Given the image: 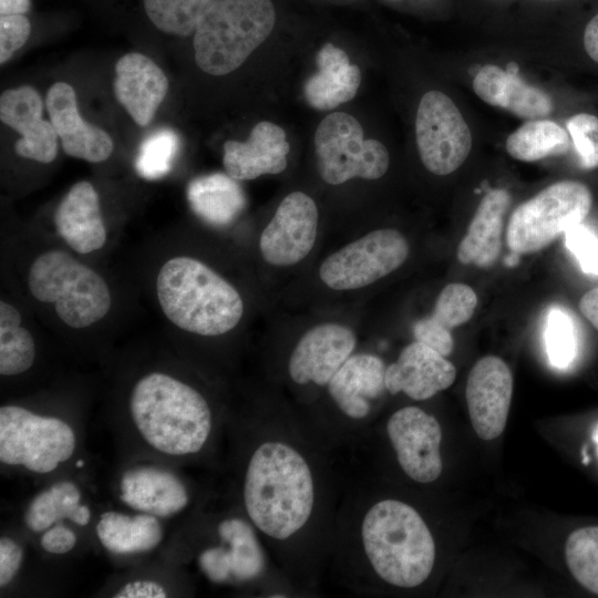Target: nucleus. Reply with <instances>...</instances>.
<instances>
[{
  "label": "nucleus",
  "instance_id": "obj_1",
  "mask_svg": "<svg viewBox=\"0 0 598 598\" xmlns=\"http://www.w3.org/2000/svg\"><path fill=\"white\" fill-rule=\"evenodd\" d=\"M243 498L252 525L266 536L283 540L309 520L315 482L306 458L280 441L261 443L246 467Z\"/></svg>",
  "mask_w": 598,
  "mask_h": 598
},
{
  "label": "nucleus",
  "instance_id": "obj_2",
  "mask_svg": "<svg viewBox=\"0 0 598 598\" xmlns=\"http://www.w3.org/2000/svg\"><path fill=\"white\" fill-rule=\"evenodd\" d=\"M128 411L144 442L168 456L198 453L213 429V413L205 396L165 372H150L135 382Z\"/></svg>",
  "mask_w": 598,
  "mask_h": 598
},
{
  "label": "nucleus",
  "instance_id": "obj_3",
  "mask_svg": "<svg viewBox=\"0 0 598 598\" xmlns=\"http://www.w3.org/2000/svg\"><path fill=\"white\" fill-rule=\"evenodd\" d=\"M156 296L173 324L204 337L229 332L244 315L238 290L209 266L188 256L172 257L161 266Z\"/></svg>",
  "mask_w": 598,
  "mask_h": 598
},
{
  "label": "nucleus",
  "instance_id": "obj_4",
  "mask_svg": "<svg viewBox=\"0 0 598 598\" xmlns=\"http://www.w3.org/2000/svg\"><path fill=\"white\" fill-rule=\"evenodd\" d=\"M361 538L373 570L390 585L416 587L433 569V536L421 515L406 503H375L363 517Z\"/></svg>",
  "mask_w": 598,
  "mask_h": 598
},
{
  "label": "nucleus",
  "instance_id": "obj_5",
  "mask_svg": "<svg viewBox=\"0 0 598 598\" xmlns=\"http://www.w3.org/2000/svg\"><path fill=\"white\" fill-rule=\"evenodd\" d=\"M275 21L270 0H214L194 30L196 64L212 75L233 72L270 35Z\"/></svg>",
  "mask_w": 598,
  "mask_h": 598
},
{
  "label": "nucleus",
  "instance_id": "obj_6",
  "mask_svg": "<svg viewBox=\"0 0 598 598\" xmlns=\"http://www.w3.org/2000/svg\"><path fill=\"white\" fill-rule=\"evenodd\" d=\"M31 295L52 303L59 319L74 329L102 320L111 309V291L103 277L61 249L39 255L28 272Z\"/></svg>",
  "mask_w": 598,
  "mask_h": 598
},
{
  "label": "nucleus",
  "instance_id": "obj_7",
  "mask_svg": "<svg viewBox=\"0 0 598 598\" xmlns=\"http://www.w3.org/2000/svg\"><path fill=\"white\" fill-rule=\"evenodd\" d=\"M591 204V192L584 183H554L515 208L507 225L506 244L518 255L536 252L582 223Z\"/></svg>",
  "mask_w": 598,
  "mask_h": 598
},
{
  "label": "nucleus",
  "instance_id": "obj_8",
  "mask_svg": "<svg viewBox=\"0 0 598 598\" xmlns=\"http://www.w3.org/2000/svg\"><path fill=\"white\" fill-rule=\"evenodd\" d=\"M75 446V433L65 421L43 416L19 405L0 408L2 464L48 474L68 462Z\"/></svg>",
  "mask_w": 598,
  "mask_h": 598
},
{
  "label": "nucleus",
  "instance_id": "obj_9",
  "mask_svg": "<svg viewBox=\"0 0 598 598\" xmlns=\"http://www.w3.org/2000/svg\"><path fill=\"white\" fill-rule=\"evenodd\" d=\"M315 155L321 178L331 185L351 178L378 179L390 163L386 147L365 140L360 123L344 112L328 114L315 133Z\"/></svg>",
  "mask_w": 598,
  "mask_h": 598
},
{
  "label": "nucleus",
  "instance_id": "obj_10",
  "mask_svg": "<svg viewBox=\"0 0 598 598\" xmlns=\"http://www.w3.org/2000/svg\"><path fill=\"white\" fill-rule=\"evenodd\" d=\"M409 252L408 240L400 231L377 229L326 258L319 276L333 290L363 288L396 270Z\"/></svg>",
  "mask_w": 598,
  "mask_h": 598
},
{
  "label": "nucleus",
  "instance_id": "obj_11",
  "mask_svg": "<svg viewBox=\"0 0 598 598\" xmlns=\"http://www.w3.org/2000/svg\"><path fill=\"white\" fill-rule=\"evenodd\" d=\"M415 140L427 171L448 175L467 158L472 134L462 113L443 92H426L417 106Z\"/></svg>",
  "mask_w": 598,
  "mask_h": 598
},
{
  "label": "nucleus",
  "instance_id": "obj_12",
  "mask_svg": "<svg viewBox=\"0 0 598 598\" xmlns=\"http://www.w3.org/2000/svg\"><path fill=\"white\" fill-rule=\"evenodd\" d=\"M317 228L318 208L313 199L302 192L290 193L260 235L262 258L276 267L300 262L313 248Z\"/></svg>",
  "mask_w": 598,
  "mask_h": 598
},
{
  "label": "nucleus",
  "instance_id": "obj_13",
  "mask_svg": "<svg viewBox=\"0 0 598 598\" xmlns=\"http://www.w3.org/2000/svg\"><path fill=\"white\" fill-rule=\"evenodd\" d=\"M386 432L403 472L419 483L434 482L442 472L437 420L417 406H405L389 419Z\"/></svg>",
  "mask_w": 598,
  "mask_h": 598
},
{
  "label": "nucleus",
  "instance_id": "obj_14",
  "mask_svg": "<svg viewBox=\"0 0 598 598\" xmlns=\"http://www.w3.org/2000/svg\"><path fill=\"white\" fill-rule=\"evenodd\" d=\"M513 394V375L504 360L481 358L471 369L465 398L472 426L477 436L491 441L506 425Z\"/></svg>",
  "mask_w": 598,
  "mask_h": 598
},
{
  "label": "nucleus",
  "instance_id": "obj_15",
  "mask_svg": "<svg viewBox=\"0 0 598 598\" xmlns=\"http://www.w3.org/2000/svg\"><path fill=\"white\" fill-rule=\"evenodd\" d=\"M354 332L339 323H321L309 329L298 341L288 362L291 380L298 384L327 385L352 355Z\"/></svg>",
  "mask_w": 598,
  "mask_h": 598
},
{
  "label": "nucleus",
  "instance_id": "obj_16",
  "mask_svg": "<svg viewBox=\"0 0 598 598\" xmlns=\"http://www.w3.org/2000/svg\"><path fill=\"white\" fill-rule=\"evenodd\" d=\"M43 102L30 85L6 90L0 96V118L21 134L16 153L40 163H51L58 154V134L42 118Z\"/></svg>",
  "mask_w": 598,
  "mask_h": 598
},
{
  "label": "nucleus",
  "instance_id": "obj_17",
  "mask_svg": "<svg viewBox=\"0 0 598 598\" xmlns=\"http://www.w3.org/2000/svg\"><path fill=\"white\" fill-rule=\"evenodd\" d=\"M45 105L62 148L69 156L99 163L111 155L112 138L81 117L76 95L70 84L54 83L47 93Z\"/></svg>",
  "mask_w": 598,
  "mask_h": 598
},
{
  "label": "nucleus",
  "instance_id": "obj_18",
  "mask_svg": "<svg viewBox=\"0 0 598 598\" xmlns=\"http://www.w3.org/2000/svg\"><path fill=\"white\" fill-rule=\"evenodd\" d=\"M456 378L454 364L432 348L414 341L401 351L398 360L386 367L385 388L422 401L450 388Z\"/></svg>",
  "mask_w": 598,
  "mask_h": 598
},
{
  "label": "nucleus",
  "instance_id": "obj_19",
  "mask_svg": "<svg viewBox=\"0 0 598 598\" xmlns=\"http://www.w3.org/2000/svg\"><path fill=\"white\" fill-rule=\"evenodd\" d=\"M114 93L135 123L147 126L166 96L168 81L148 56L131 52L115 64Z\"/></svg>",
  "mask_w": 598,
  "mask_h": 598
},
{
  "label": "nucleus",
  "instance_id": "obj_20",
  "mask_svg": "<svg viewBox=\"0 0 598 598\" xmlns=\"http://www.w3.org/2000/svg\"><path fill=\"white\" fill-rule=\"evenodd\" d=\"M290 146L285 131L268 121L257 123L246 142L227 141L223 164L236 181L255 179L266 174H279L287 167Z\"/></svg>",
  "mask_w": 598,
  "mask_h": 598
},
{
  "label": "nucleus",
  "instance_id": "obj_21",
  "mask_svg": "<svg viewBox=\"0 0 598 598\" xmlns=\"http://www.w3.org/2000/svg\"><path fill=\"white\" fill-rule=\"evenodd\" d=\"M120 498L128 507L169 517L188 505L189 494L183 481L171 471L137 466L125 471L118 483Z\"/></svg>",
  "mask_w": 598,
  "mask_h": 598
},
{
  "label": "nucleus",
  "instance_id": "obj_22",
  "mask_svg": "<svg viewBox=\"0 0 598 598\" xmlns=\"http://www.w3.org/2000/svg\"><path fill=\"white\" fill-rule=\"evenodd\" d=\"M54 225L59 236L75 252L86 255L101 249L107 239L100 197L86 181L75 183L60 202Z\"/></svg>",
  "mask_w": 598,
  "mask_h": 598
},
{
  "label": "nucleus",
  "instance_id": "obj_23",
  "mask_svg": "<svg viewBox=\"0 0 598 598\" xmlns=\"http://www.w3.org/2000/svg\"><path fill=\"white\" fill-rule=\"evenodd\" d=\"M384 362L374 354L351 355L331 378L328 392L347 416L360 420L371 409V401L378 399L385 388Z\"/></svg>",
  "mask_w": 598,
  "mask_h": 598
},
{
  "label": "nucleus",
  "instance_id": "obj_24",
  "mask_svg": "<svg viewBox=\"0 0 598 598\" xmlns=\"http://www.w3.org/2000/svg\"><path fill=\"white\" fill-rule=\"evenodd\" d=\"M473 90L485 103L522 118H543L553 110L551 99L546 92L527 84L515 72L494 64L482 66L475 74Z\"/></svg>",
  "mask_w": 598,
  "mask_h": 598
},
{
  "label": "nucleus",
  "instance_id": "obj_25",
  "mask_svg": "<svg viewBox=\"0 0 598 598\" xmlns=\"http://www.w3.org/2000/svg\"><path fill=\"white\" fill-rule=\"evenodd\" d=\"M509 204L511 195L503 188L492 189L483 197L457 248L462 264L480 268L495 264L502 250L504 217Z\"/></svg>",
  "mask_w": 598,
  "mask_h": 598
},
{
  "label": "nucleus",
  "instance_id": "obj_26",
  "mask_svg": "<svg viewBox=\"0 0 598 598\" xmlns=\"http://www.w3.org/2000/svg\"><path fill=\"white\" fill-rule=\"evenodd\" d=\"M318 71L303 86L307 103L316 110H332L354 97L361 83L358 65L344 50L326 43L317 53Z\"/></svg>",
  "mask_w": 598,
  "mask_h": 598
},
{
  "label": "nucleus",
  "instance_id": "obj_27",
  "mask_svg": "<svg viewBox=\"0 0 598 598\" xmlns=\"http://www.w3.org/2000/svg\"><path fill=\"white\" fill-rule=\"evenodd\" d=\"M95 532L101 545L117 555L150 551L161 544L164 536L158 517L146 513L128 515L115 511L100 516Z\"/></svg>",
  "mask_w": 598,
  "mask_h": 598
},
{
  "label": "nucleus",
  "instance_id": "obj_28",
  "mask_svg": "<svg viewBox=\"0 0 598 598\" xmlns=\"http://www.w3.org/2000/svg\"><path fill=\"white\" fill-rule=\"evenodd\" d=\"M187 198L197 216L215 225L230 223L245 207L241 187L236 179L223 173L193 179L187 187Z\"/></svg>",
  "mask_w": 598,
  "mask_h": 598
},
{
  "label": "nucleus",
  "instance_id": "obj_29",
  "mask_svg": "<svg viewBox=\"0 0 598 598\" xmlns=\"http://www.w3.org/2000/svg\"><path fill=\"white\" fill-rule=\"evenodd\" d=\"M81 498L76 484L56 482L33 497L24 514V523L34 533L44 532L63 519L85 526L91 520V509L81 503Z\"/></svg>",
  "mask_w": 598,
  "mask_h": 598
},
{
  "label": "nucleus",
  "instance_id": "obj_30",
  "mask_svg": "<svg viewBox=\"0 0 598 598\" xmlns=\"http://www.w3.org/2000/svg\"><path fill=\"white\" fill-rule=\"evenodd\" d=\"M569 135L554 121L530 120L513 132L506 140L505 148L515 159L535 162L550 155L568 151Z\"/></svg>",
  "mask_w": 598,
  "mask_h": 598
},
{
  "label": "nucleus",
  "instance_id": "obj_31",
  "mask_svg": "<svg viewBox=\"0 0 598 598\" xmlns=\"http://www.w3.org/2000/svg\"><path fill=\"white\" fill-rule=\"evenodd\" d=\"M35 358L34 339L23 326L19 310L0 301V374L13 377L29 370Z\"/></svg>",
  "mask_w": 598,
  "mask_h": 598
},
{
  "label": "nucleus",
  "instance_id": "obj_32",
  "mask_svg": "<svg viewBox=\"0 0 598 598\" xmlns=\"http://www.w3.org/2000/svg\"><path fill=\"white\" fill-rule=\"evenodd\" d=\"M217 530L228 545L231 576L238 580L258 577L265 568V558L251 526L239 517H229L219 523Z\"/></svg>",
  "mask_w": 598,
  "mask_h": 598
},
{
  "label": "nucleus",
  "instance_id": "obj_33",
  "mask_svg": "<svg viewBox=\"0 0 598 598\" xmlns=\"http://www.w3.org/2000/svg\"><path fill=\"white\" fill-rule=\"evenodd\" d=\"M214 0H143L147 18L162 32L187 37Z\"/></svg>",
  "mask_w": 598,
  "mask_h": 598
},
{
  "label": "nucleus",
  "instance_id": "obj_34",
  "mask_svg": "<svg viewBox=\"0 0 598 598\" xmlns=\"http://www.w3.org/2000/svg\"><path fill=\"white\" fill-rule=\"evenodd\" d=\"M565 557L575 579L598 596V526L574 530L566 540Z\"/></svg>",
  "mask_w": 598,
  "mask_h": 598
},
{
  "label": "nucleus",
  "instance_id": "obj_35",
  "mask_svg": "<svg viewBox=\"0 0 598 598\" xmlns=\"http://www.w3.org/2000/svg\"><path fill=\"white\" fill-rule=\"evenodd\" d=\"M179 147L177 134L166 127L151 133L140 145L135 168L146 179H157L169 173Z\"/></svg>",
  "mask_w": 598,
  "mask_h": 598
},
{
  "label": "nucleus",
  "instance_id": "obj_36",
  "mask_svg": "<svg viewBox=\"0 0 598 598\" xmlns=\"http://www.w3.org/2000/svg\"><path fill=\"white\" fill-rule=\"evenodd\" d=\"M476 305V293L470 286L452 282L440 292L430 317L452 331L471 319Z\"/></svg>",
  "mask_w": 598,
  "mask_h": 598
},
{
  "label": "nucleus",
  "instance_id": "obj_37",
  "mask_svg": "<svg viewBox=\"0 0 598 598\" xmlns=\"http://www.w3.org/2000/svg\"><path fill=\"white\" fill-rule=\"evenodd\" d=\"M545 340L550 363L560 369L567 368L577 354L576 330L570 317L560 308L549 310Z\"/></svg>",
  "mask_w": 598,
  "mask_h": 598
},
{
  "label": "nucleus",
  "instance_id": "obj_38",
  "mask_svg": "<svg viewBox=\"0 0 598 598\" xmlns=\"http://www.w3.org/2000/svg\"><path fill=\"white\" fill-rule=\"evenodd\" d=\"M574 147L586 169L598 167V117L588 113L571 116L566 124Z\"/></svg>",
  "mask_w": 598,
  "mask_h": 598
},
{
  "label": "nucleus",
  "instance_id": "obj_39",
  "mask_svg": "<svg viewBox=\"0 0 598 598\" xmlns=\"http://www.w3.org/2000/svg\"><path fill=\"white\" fill-rule=\"evenodd\" d=\"M567 249L585 274L598 276V237L582 223L564 233Z\"/></svg>",
  "mask_w": 598,
  "mask_h": 598
},
{
  "label": "nucleus",
  "instance_id": "obj_40",
  "mask_svg": "<svg viewBox=\"0 0 598 598\" xmlns=\"http://www.w3.org/2000/svg\"><path fill=\"white\" fill-rule=\"evenodd\" d=\"M31 33L25 14L0 16V62H7L20 49Z\"/></svg>",
  "mask_w": 598,
  "mask_h": 598
},
{
  "label": "nucleus",
  "instance_id": "obj_41",
  "mask_svg": "<svg viewBox=\"0 0 598 598\" xmlns=\"http://www.w3.org/2000/svg\"><path fill=\"white\" fill-rule=\"evenodd\" d=\"M413 336L415 341L432 348L444 357L450 355L453 351L454 341L451 330L439 324L430 316L414 323Z\"/></svg>",
  "mask_w": 598,
  "mask_h": 598
},
{
  "label": "nucleus",
  "instance_id": "obj_42",
  "mask_svg": "<svg viewBox=\"0 0 598 598\" xmlns=\"http://www.w3.org/2000/svg\"><path fill=\"white\" fill-rule=\"evenodd\" d=\"M198 564L202 571L214 582H224L231 576V563L228 549L209 547L200 553Z\"/></svg>",
  "mask_w": 598,
  "mask_h": 598
},
{
  "label": "nucleus",
  "instance_id": "obj_43",
  "mask_svg": "<svg viewBox=\"0 0 598 598\" xmlns=\"http://www.w3.org/2000/svg\"><path fill=\"white\" fill-rule=\"evenodd\" d=\"M23 560L22 547L12 538H0V586H8L19 571Z\"/></svg>",
  "mask_w": 598,
  "mask_h": 598
},
{
  "label": "nucleus",
  "instance_id": "obj_44",
  "mask_svg": "<svg viewBox=\"0 0 598 598\" xmlns=\"http://www.w3.org/2000/svg\"><path fill=\"white\" fill-rule=\"evenodd\" d=\"M78 542L75 533L63 524H54L44 530L40 538L43 550L54 555L66 554L72 550Z\"/></svg>",
  "mask_w": 598,
  "mask_h": 598
},
{
  "label": "nucleus",
  "instance_id": "obj_45",
  "mask_svg": "<svg viewBox=\"0 0 598 598\" xmlns=\"http://www.w3.org/2000/svg\"><path fill=\"white\" fill-rule=\"evenodd\" d=\"M116 598H164L167 597L165 587L154 580L138 579L123 585L113 595Z\"/></svg>",
  "mask_w": 598,
  "mask_h": 598
},
{
  "label": "nucleus",
  "instance_id": "obj_46",
  "mask_svg": "<svg viewBox=\"0 0 598 598\" xmlns=\"http://www.w3.org/2000/svg\"><path fill=\"white\" fill-rule=\"evenodd\" d=\"M579 310L598 330V287L586 292L579 301Z\"/></svg>",
  "mask_w": 598,
  "mask_h": 598
},
{
  "label": "nucleus",
  "instance_id": "obj_47",
  "mask_svg": "<svg viewBox=\"0 0 598 598\" xmlns=\"http://www.w3.org/2000/svg\"><path fill=\"white\" fill-rule=\"evenodd\" d=\"M584 48L589 58L598 63V13L587 23L585 28Z\"/></svg>",
  "mask_w": 598,
  "mask_h": 598
},
{
  "label": "nucleus",
  "instance_id": "obj_48",
  "mask_svg": "<svg viewBox=\"0 0 598 598\" xmlns=\"http://www.w3.org/2000/svg\"><path fill=\"white\" fill-rule=\"evenodd\" d=\"M31 7V0H0V16L25 14Z\"/></svg>",
  "mask_w": 598,
  "mask_h": 598
},
{
  "label": "nucleus",
  "instance_id": "obj_49",
  "mask_svg": "<svg viewBox=\"0 0 598 598\" xmlns=\"http://www.w3.org/2000/svg\"><path fill=\"white\" fill-rule=\"evenodd\" d=\"M518 260H519V255L512 251V254L506 258V265L515 266L517 265Z\"/></svg>",
  "mask_w": 598,
  "mask_h": 598
},
{
  "label": "nucleus",
  "instance_id": "obj_50",
  "mask_svg": "<svg viewBox=\"0 0 598 598\" xmlns=\"http://www.w3.org/2000/svg\"><path fill=\"white\" fill-rule=\"evenodd\" d=\"M75 466H76V467H82V466H84V461H83V460H78V461L75 462Z\"/></svg>",
  "mask_w": 598,
  "mask_h": 598
}]
</instances>
